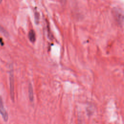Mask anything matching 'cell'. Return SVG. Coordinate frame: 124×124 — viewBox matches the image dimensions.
<instances>
[{
    "label": "cell",
    "instance_id": "277c9868",
    "mask_svg": "<svg viewBox=\"0 0 124 124\" xmlns=\"http://www.w3.org/2000/svg\"><path fill=\"white\" fill-rule=\"evenodd\" d=\"M28 96L30 101L33 102L34 100V94L33 87L31 83H29L28 85Z\"/></svg>",
    "mask_w": 124,
    "mask_h": 124
},
{
    "label": "cell",
    "instance_id": "9c48e42d",
    "mask_svg": "<svg viewBox=\"0 0 124 124\" xmlns=\"http://www.w3.org/2000/svg\"><path fill=\"white\" fill-rule=\"evenodd\" d=\"M0 44H1V45L2 46H4V42L3 41L2 38H0Z\"/></svg>",
    "mask_w": 124,
    "mask_h": 124
},
{
    "label": "cell",
    "instance_id": "6da1fadb",
    "mask_svg": "<svg viewBox=\"0 0 124 124\" xmlns=\"http://www.w3.org/2000/svg\"><path fill=\"white\" fill-rule=\"evenodd\" d=\"M113 17L118 24L121 25L124 21V11L118 8H115L112 10Z\"/></svg>",
    "mask_w": 124,
    "mask_h": 124
},
{
    "label": "cell",
    "instance_id": "8992f818",
    "mask_svg": "<svg viewBox=\"0 0 124 124\" xmlns=\"http://www.w3.org/2000/svg\"><path fill=\"white\" fill-rule=\"evenodd\" d=\"M46 27H47V31H48V37L50 39V40H52L53 39V35L51 32V31H50V24H49V21L46 20Z\"/></svg>",
    "mask_w": 124,
    "mask_h": 124
},
{
    "label": "cell",
    "instance_id": "3957f363",
    "mask_svg": "<svg viewBox=\"0 0 124 124\" xmlns=\"http://www.w3.org/2000/svg\"><path fill=\"white\" fill-rule=\"evenodd\" d=\"M0 114L5 122H7L8 120V114L5 109L4 104L2 97L0 96Z\"/></svg>",
    "mask_w": 124,
    "mask_h": 124
},
{
    "label": "cell",
    "instance_id": "5b68a950",
    "mask_svg": "<svg viewBox=\"0 0 124 124\" xmlns=\"http://www.w3.org/2000/svg\"><path fill=\"white\" fill-rule=\"evenodd\" d=\"M28 37L30 41L34 43L36 40V35L35 31L33 30H31L28 34Z\"/></svg>",
    "mask_w": 124,
    "mask_h": 124
},
{
    "label": "cell",
    "instance_id": "30bf717a",
    "mask_svg": "<svg viewBox=\"0 0 124 124\" xmlns=\"http://www.w3.org/2000/svg\"><path fill=\"white\" fill-rule=\"evenodd\" d=\"M3 2V0H0V4H1Z\"/></svg>",
    "mask_w": 124,
    "mask_h": 124
},
{
    "label": "cell",
    "instance_id": "8fae6325",
    "mask_svg": "<svg viewBox=\"0 0 124 124\" xmlns=\"http://www.w3.org/2000/svg\"><path fill=\"white\" fill-rule=\"evenodd\" d=\"M81 124V123H80V124Z\"/></svg>",
    "mask_w": 124,
    "mask_h": 124
},
{
    "label": "cell",
    "instance_id": "7a4b0ae2",
    "mask_svg": "<svg viewBox=\"0 0 124 124\" xmlns=\"http://www.w3.org/2000/svg\"><path fill=\"white\" fill-rule=\"evenodd\" d=\"M9 70V85H10V95L13 101L15 100V89H14V77L12 65L10 66Z\"/></svg>",
    "mask_w": 124,
    "mask_h": 124
},
{
    "label": "cell",
    "instance_id": "ba28073f",
    "mask_svg": "<svg viewBox=\"0 0 124 124\" xmlns=\"http://www.w3.org/2000/svg\"><path fill=\"white\" fill-rule=\"evenodd\" d=\"M0 33L6 37H8L9 36V35L8 33L7 32V31L1 25H0Z\"/></svg>",
    "mask_w": 124,
    "mask_h": 124
},
{
    "label": "cell",
    "instance_id": "52a82bcc",
    "mask_svg": "<svg viewBox=\"0 0 124 124\" xmlns=\"http://www.w3.org/2000/svg\"><path fill=\"white\" fill-rule=\"evenodd\" d=\"M34 16H35V21L36 24H38L39 23L40 20V14L37 10H35L34 12Z\"/></svg>",
    "mask_w": 124,
    "mask_h": 124
}]
</instances>
